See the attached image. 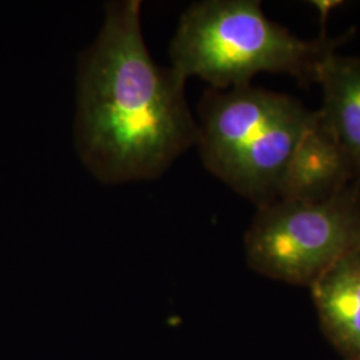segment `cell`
I'll use <instances>...</instances> for the list:
<instances>
[{
  "mask_svg": "<svg viewBox=\"0 0 360 360\" xmlns=\"http://www.w3.org/2000/svg\"><path fill=\"white\" fill-rule=\"evenodd\" d=\"M141 15V0L108 1L101 32L79 59L77 154L108 184L158 178L198 143L186 79L155 63Z\"/></svg>",
  "mask_w": 360,
  "mask_h": 360,
  "instance_id": "cell-1",
  "label": "cell"
},
{
  "mask_svg": "<svg viewBox=\"0 0 360 360\" xmlns=\"http://www.w3.org/2000/svg\"><path fill=\"white\" fill-rule=\"evenodd\" d=\"M352 37L299 38L270 20L257 0H205L181 15L169 46L171 67L186 80L199 77L211 89L251 84L260 72L318 83L324 60Z\"/></svg>",
  "mask_w": 360,
  "mask_h": 360,
  "instance_id": "cell-2",
  "label": "cell"
},
{
  "mask_svg": "<svg viewBox=\"0 0 360 360\" xmlns=\"http://www.w3.org/2000/svg\"><path fill=\"white\" fill-rule=\"evenodd\" d=\"M245 247L248 266L257 274L311 287L360 248V181L323 202L275 200L257 207Z\"/></svg>",
  "mask_w": 360,
  "mask_h": 360,
  "instance_id": "cell-3",
  "label": "cell"
},
{
  "mask_svg": "<svg viewBox=\"0 0 360 360\" xmlns=\"http://www.w3.org/2000/svg\"><path fill=\"white\" fill-rule=\"evenodd\" d=\"M299 101L252 84L208 89L199 103L198 143L205 167L223 180L236 160Z\"/></svg>",
  "mask_w": 360,
  "mask_h": 360,
  "instance_id": "cell-4",
  "label": "cell"
},
{
  "mask_svg": "<svg viewBox=\"0 0 360 360\" xmlns=\"http://www.w3.org/2000/svg\"><path fill=\"white\" fill-rule=\"evenodd\" d=\"M355 181L360 179L349 155L316 111L284 168L278 200L323 202Z\"/></svg>",
  "mask_w": 360,
  "mask_h": 360,
  "instance_id": "cell-5",
  "label": "cell"
},
{
  "mask_svg": "<svg viewBox=\"0 0 360 360\" xmlns=\"http://www.w3.org/2000/svg\"><path fill=\"white\" fill-rule=\"evenodd\" d=\"M323 334L345 360H360V248L309 287Z\"/></svg>",
  "mask_w": 360,
  "mask_h": 360,
  "instance_id": "cell-6",
  "label": "cell"
},
{
  "mask_svg": "<svg viewBox=\"0 0 360 360\" xmlns=\"http://www.w3.org/2000/svg\"><path fill=\"white\" fill-rule=\"evenodd\" d=\"M324 123L349 155L360 179V58L331 53L318 77Z\"/></svg>",
  "mask_w": 360,
  "mask_h": 360,
  "instance_id": "cell-7",
  "label": "cell"
},
{
  "mask_svg": "<svg viewBox=\"0 0 360 360\" xmlns=\"http://www.w3.org/2000/svg\"><path fill=\"white\" fill-rule=\"evenodd\" d=\"M311 4H314L316 11L319 13L321 25H322V34H326V25L328 22L330 15L334 11L335 8H338L343 3L338 1V0H315V1H311Z\"/></svg>",
  "mask_w": 360,
  "mask_h": 360,
  "instance_id": "cell-8",
  "label": "cell"
}]
</instances>
